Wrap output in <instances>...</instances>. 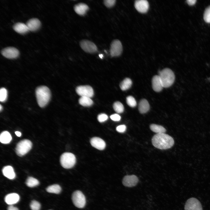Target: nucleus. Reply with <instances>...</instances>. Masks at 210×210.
Instances as JSON below:
<instances>
[{
    "label": "nucleus",
    "instance_id": "nucleus-30",
    "mask_svg": "<svg viewBox=\"0 0 210 210\" xmlns=\"http://www.w3.org/2000/svg\"><path fill=\"white\" fill-rule=\"evenodd\" d=\"M126 102L127 104L132 107H135L136 105V101L132 96H129L126 98Z\"/></svg>",
    "mask_w": 210,
    "mask_h": 210
},
{
    "label": "nucleus",
    "instance_id": "nucleus-28",
    "mask_svg": "<svg viewBox=\"0 0 210 210\" xmlns=\"http://www.w3.org/2000/svg\"><path fill=\"white\" fill-rule=\"evenodd\" d=\"M113 107L115 111L118 113H122L124 110L123 105L118 101L114 103Z\"/></svg>",
    "mask_w": 210,
    "mask_h": 210
},
{
    "label": "nucleus",
    "instance_id": "nucleus-17",
    "mask_svg": "<svg viewBox=\"0 0 210 210\" xmlns=\"http://www.w3.org/2000/svg\"><path fill=\"white\" fill-rule=\"evenodd\" d=\"M152 83V88L154 91L159 92L162 90L163 86L159 75H155L153 77Z\"/></svg>",
    "mask_w": 210,
    "mask_h": 210
},
{
    "label": "nucleus",
    "instance_id": "nucleus-16",
    "mask_svg": "<svg viewBox=\"0 0 210 210\" xmlns=\"http://www.w3.org/2000/svg\"><path fill=\"white\" fill-rule=\"evenodd\" d=\"M74 9L77 14L80 16H84L86 14L89 8L86 4L80 3L75 5Z\"/></svg>",
    "mask_w": 210,
    "mask_h": 210
},
{
    "label": "nucleus",
    "instance_id": "nucleus-21",
    "mask_svg": "<svg viewBox=\"0 0 210 210\" xmlns=\"http://www.w3.org/2000/svg\"><path fill=\"white\" fill-rule=\"evenodd\" d=\"M150 106L148 101L145 99H141L139 104V110L141 113H144L149 110Z\"/></svg>",
    "mask_w": 210,
    "mask_h": 210
},
{
    "label": "nucleus",
    "instance_id": "nucleus-4",
    "mask_svg": "<svg viewBox=\"0 0 210 210\" xmlns=\"http://www.w3.org/2000/svg\"><path fill=\"white\" fill-rule=\"evenodd\" d=\"M60 162L62 166L64 168L70 169L75 164L76 158L75 155L71 153H64L60 157Z\"/></svg>",
    "mask_w": 210,
    "mask_h": 210
},
{
    "label": "nucleus",
    "instance_id": "nucleus-1",
    "mask_svg": "<svg viewBox=\"0 0 210 210\" xmlns=\"http://www.w3.org/2000/svg\"><path fill=\"white\" fill-rule=\"evenodd\" d=\"M152 142L155 148L160 149L170 148L174 144L173 139L169 135L163 133L155 135L152 139Z\"/></svg>",
    "mask_w": 210,
    "mask_h": 210
},
{
    "label": "nucleus",
    "instance_id": "nucleus-22",
    "mask_svg": "<svg viewBox=\"0 0 210 210\" xmlns=\"http://www.w3.org/2000/svg\"><path fill=\"white\" fill-rule=\"evenodd\" d=\"M12 137L10 133L7 131L3 132L0 134V142L4 144L9 143L12 140Z\"/></svg>",
    "mask_w": 210,
    "mask_h": 210
},
{
    "label": "nucleus",
    "instance_id": "nucleus-26",
    "mask_svg": "<svg viewBox=\"0 0 210 210\" xmlns=\"http://www.w3.org/2000/svg\"><path fill=\"white\" fill-rule=\"evenodd\" d=\"M46 190L48 192L58 194L60 192L61 188L59 185L55 184L48 186Z\"/></svg>",
    "mask_w": 210,
    "mask_h": 210
},
{
    "label": "nucleus",
    "instance_id": "nucleus-8",
    "mask_svg": "<svg viewBox=\"0 0 210 210\" xmlns=\"http://www.w3.org/2000/svg\"><path fill=\"white\" fill-rule=\"evenodd\" d=\"M79 44L81 48L86 52L92 54L98 51L96 46L90 41L83 40L80 42Z\"/></svg>",
    "mask_w": 210,
    "mask_h": 210
},
{
    "label": "nucleus",
    "instance_id": "nucleus-35",
    "mask_svg": "<svg viewBox=\"0 0 210 210\" xmlns=\"http://www.w3.org/2000/svg\"><path fill=\"white\" fill-rule=\"evenodd\" d=\"M126 127L124 125H121L117 126L116 128V130L120 133H123L126 130Z\"/></svg>",
    "mask_w": 210,
    "mask_h": 210
},
{
    "label": "nucleus",
    "instance_id": "nucleus-31",
    "mask_svg": "<svg viewBox=\"0 0 210 210\" xmlns=\"http://www.w3.org/2000/svg\"><path fill=\"white\" fill-rule=\"evenodd\" d=\"M204 19L206 22L210 23V6L208 7L204 11Z\"/></svg>",
    "mask_w": 210,
    "mask_h": 210
},
{
    "label": "nucleus",
    "instance_id": "nucleus-2",
    "mask_svg": "<svg viewBox=\"0 0 210 210\" xmlns=\"http://www.w3.org/2000/svg\"><path fill=\"white\" fill-rule=\"evenodd\" d=\"M36 94L39 106L41 107H45L50 98V92L49 88L45 86L39 87L36 90Z\"/></svg>",
    "mask_w": 210,
    "mask_h": 210
},
{
    "label": "nucleus",
    "instance_id": "nucleus-18",
    "mask_svg": "<svg viewBox=\"0 0 210 210\" xmlns=\"http://www.w3.org/2000/svg\"><path fill=\"white\" fill-rule=\"evenodd\" d=\"M20 199V196L18 194L13 193L6 195L5 197L4 200L7 204L12 205L18 202Z\"/></svg>",
    "mask_w": 210,
    "mask_h": 210
},
{
    "label": "nucleus",
    "instance_id": "nucleus-15",
    "mask_svg": "<svg viewBox=\"0 0 210 210\" xmlns=\"http://www.w3.org/2000/svg\"><path fill=\"white\" fill-rule=\"evenodd\" d=\"M90 143L93 147L100 150H104L106 147L105 141L99 137H95L92 138L90 139Z\"/></svg>",
    "mask_w": 210,
    "mask_h": 210
},
{
    "label": "nucleus",
    "instance_id": "nucleus-25",
    "mask_svg": "<svg viewBox=\"0 0 210 210\" xmlns=\"http://www.w3.org/2000/svg\"><path fill=\"white\" fill-rule=\"evenodd\" d=\"M150 127L151 130L157 134L164 133L166 132L165 128L160 125L152 124L150 125Z\"/></svg>",
    "mask_w": 210,
    "mask_h": 210
},
{
    "label": "nucleus",
    "instance_id": "nucleus-13",
    "mask_svg": "<svg viewBox=\"0 0 210 210\" xmlns=\"http://www.w3.org/2000/svg\"><path fill=\"white\" fill-rule=\"evenodd\" d=\"M134 6L139 12L144 13L148 10L149 4L148 1L146 0H137L135 1Z\"/></svg>",
    "mask_w": 210,
    "mask_h": 210
},
{
    "label": "nucleus",
    "instance_id": "nucleus-38",
    "mask_svg": "<svg viewBox=\"0 0 210 210\" xmlns=\"http://www.w3.org/2000/svg\"><path fill=\"white\" fill-rule=\"evenodd\" d=\"M8 210H19L16 207L13 206L12 205H9L7 208Z\"/></svg>",
    "mask_w": 210,
    "mask_h": 210
},
{
    "label": "nucleus",
    "instance_id": "nucleus-39",
    "mask_svg": "<svg viewBox=\"0 0 210 210\" xmlns=\"http://www.w3.org/2000/svg\"><path fill=\"white\" fill-rule=\"evenodd\" d=\"M16 135L18 136H20L21 135V133L19 131H16L15 132Z\"/></svg>",
    "mask_w": 210,
    "mask_h": 210
},
{
    "label": "nucleus",
    "instance_id": "nucleus-24",
    "mask_svg": "<svg viewBox=\"0 0 210 210\" xmlns=\"http://www.w3.org/2000/svg\"><path fill=\"white\" fill-rule=\"evenodd\" d=\"M78 101L80 104L84 106H89L93 104V102L90 98L86 97H81Z\"/></svg>",
    "mask_w": 210,
    "mask_h": 210
},
{
    "label": "nucleus",
    "instance_id": "nucleus-27",
    "mask_svg": "<svg viewBox=\"0 0 210 210\" xmlns=\"http://www.w3.org/2000/svg\"><path fill=\"white\" fill-rule=\"evenodd\" d=\"M27 185L29 187L36 186L39 184V182L36 178L32 177H28L26 182Z\"/></svg>",
    "mask_w": 210,
    "mask_h": 210
},
{
    "label": "nucleus",
    "instance_id": "nucleus-33",
    "mask_svg": "<svg viewBox=\"0 0 210 210\" xmlns=\"http://www.w3.org/2000/svg\"><path fill=\"white\" fill-rule=\"evenodd\" d=\"M115 0H105L104 4L107 8H110L113 6L116 2Z\"/></svg>",
    "mask_w": 210,
    "mask_h": 210
},
{
    "label": "nucleus",
    "instance_id": "nucleus-20",
    "mask_svg": "<svg viewBox=\"0 0 210 210\" xmlns=\"http://www.w3.org/2000/svg\"><path fill=\"white\" fill-rule=\"evenodd\" d=\"M2 173L5 177L10 179H13L16 176L13 167L10 166L4 167L2 169Z\"/></svg>",
    "mask_w": 210,
    "mask_h": 210
},
{
    "label": "nucleus",
    "instance_id": "nucleus-14",
    "mask_svg": "<svg viewBox=\"0 0 210 210\" xmlns=\"http://www.w3.org/2000/svg\"><path fill=\"white\" fill-rule=\"evenodd\" d=\"M29 31L35 32L38 30L41 26L40 20L36 18H33L29 20L26 23Z\"/></svg>",
    "mask_w": 210,
    "mask_h": 210
},
{
    "label": "nucleus",
    "instance_id": "nucleus-6",
    "mask_svg": "<svg viewBox=\"0 0 210 210\" xmlns=\"http://www.w3.org/2000/svg\"><path fill=\"white\" fill-rule=\"evenodd\" d=\"M71 199L73 204L77 208H82L85 205V197L80 191L76 190L74 191L72 195Z\"/></svg>",
    "mask_w": 210,
    "mask_h": 210
},
{
    "label": "nucleus",
    "instance_id": "nucleus-34",
    "mask_svg": "<svg viewBox=\"0 0 210 210\" xmlns=\"http://www.w3.org/2000/svg\"><path fill=\"white\" fill-rule=\"evenodd\" d=\"M108 118V116L105 114L101 113L97 117L98 121L100 123H102L106 120Z\"/></svg>",
    "mask_w": 210,
    "mask_h": 210
},
{
    "label": "nucleus",
    "instance_id": "nucleus-12",
    "mask_svg": "<svg viewBox=\"0 0 210 210\" xmlns=\"http://www.w3.org/2000/svg\"><path fill=\"white\" fill-rule=\"evenodd\" d=\"M138 181V178L136 176L134 175H128L123 177L122 183L126 187H131L136 186Z\"/></svg>",
    "mask_w": 210,
    "mask_h": 210
},
{
    "label": "nucleus",
    "instance_id": "nucleus-37",
    "mask_svg": "<svg viewBox=\"0 0 210 210\" xmlns=\"http://www.w3.org/2000/svg\"><path fill=\"white\" fill-rule=\"evenodd\" d=\"M188 4L190 6H192L194 5L196 2V0H187L186 1Z\"/></svg>",
    "mask_w": 210,
    "mask_h": 210
},
{
    "label": "nucleus",
    "instance_id": "nucleus-32",
    "mask_svg": "<svg viewBox=\"0 0 210 210\" xmlns=\"http://www.w3.org/2000/svg\"><path fill=\"white\" fill-rule=\"evenodd\" d=\"M30 207L32 210H39L41 208V204L38 201L33 200L30 203Z\"/></svg>",
    "mask_w": 210,
    "mask_h": 210
},
{
    "label": "nucleus",
    "instance_id": "nucleus-9",
    "mask_svg": "<svg viewBox=\"0 0 210 210\" xmlns=\"http://www.w3.org/2000/svg\"><path fill=\"white\" fill-rule=\"evenodd\" d=\"M185 210H203L201 204L197 199L192 197L186 201L185 206Z\"/></svg>",
    "mask_w": 210,
    "mask_h": 210
},
{
    "label": "nucleus",
    "instance_id": "nucleus-7",
    "mask_svg": "<svg viewBox=\"0 0 210 210\" xmlns=\"http://www.w3.org/2000/svg\"><path fill=\"white\" fill-rule=\"evenodd\" d=\"M122 51L123 46L120 41L118 39L113 40L110 45V52L111 56H119L121 55Z\"/></svg>",
    "mask_w": 210,
    "mask_h": 210
},
{
    "label": "nucleus",
    "instance_id": "nucleus-3",
    "mask_svg": "<svg viewBox=\"0 0 210 210\" xmlns=\"http://www.w3.org/2000/svg\"><path fill=\"white\" fill-rule=\"evenodd\" d=\"M162 82L163 88L171 86L175 80V75L173 71L169 68H165L159 72L158 75Z\"/></svg>",
    "mask_w": 210,
    "mask_h": 210
},
{
    "label": "nucleus",
    "instance_id": "nucleus-42",
    "mask_svg": "<svg viewBox=\"0 0 210 210\" xmlns=\"http://www.w3.org/2000/svg\"></svg>",
    "mask_w": 210,
    "mask_h": 210
},
{
    "label": "nucleus",
    "instance_id": "nucleus-36",
    "mask_svg": "<svg viewBox=\"0 0 210 210\" xmlns=\"http://www.w3.org/2000/svg\"><path fill=\"white\" fill-rule=\"evenodd\" d=\"M111 119L114 121H119L121 119L120 116L117 114H114L110 116Z\"/></svg>",
    "mask_w": 210,
    "mask_h": 210
},
{
    "label": "nucleus",
    "instance_id": "nucleus-41",
    "mask_svg": "<svg viewBox=\"0 0 210 210\" xmlns=\"http://www.w3.org/2000/svg\"><path fill=\"white\" fill-rule=\"evenodd\" d=\"M3 109V107L1 105H0V110L1 111Z\"/></svg>",
    "mask_w": 210,
    "mask_h": 210
},
{
    "label": "nucleus",
    "instance_id": "nucleus-10",
    "mask_svg": "<svg viewBox=\"0 0 210 210\" xmlns=\"http://www.w3.org/2000/svg\"><path fill=\"white\" fill-rule=\"evenodd\" d=\"M76 92L81 97L91 98L94 95V91L91 87L88 85H80L77 87Z\"/></svg>",
    "mask_w": 210,
    "mask_h": 210
},
{
    "label": "nucleus",
    "instance_id": "nucleus-40",
    "mask_svg": "<svg viewBox=\"0 0 210 210\" xmlns=\"http://www.w3.org/2000/svg\"><path fill=\"white\" fill-rule=\"evenodd\" d=\"M99 57L101 59H102L103 57V55L102 54L99 55Z\"/></svg>",
    "mask_w": 210,
    "mask_h": 210
},
{
    "label": "nucleus",
    "instance_id": "nucleus-5",
    "mask_svg": "<svg viewBox=\"0 0 210 210\" xmlns=\"http://www.w3.org/2000/svg\"><path fill=\"white\" fill-rule=\"evenodd\" d=\"M32 143L28 139L22 140L17 144L15 151L18 155L22 156L27 153L31 149Z\"/></svg>",
    "mask_w": 210,
    "mask_h": 210
},
{
    "label": "nucleus",
    "instance_id": "nucleus-19",
    "mask_svg": "<svg viewBox=\"0 0 210 210\" xmlns=\"http://www.w3.org/2000/svg\"><path fill=\"white\" fill-rule=\"evenodd\" d=\"M13 28L16 32L21 34H25L29 31L26 24L21 22L15 23Z\"/></svg>",
    "mask_w": 210,
    "mask_h": 210
},
{
    "label": "nucleus",
    "instance_id": "nucleus-11",
    "mask_svg": "<svg viewBox=\"0 0 210 210\" xmlns=\"http://www.w3.org/2000/svg\"><path fill=\"white\" fill-rule=\"evenodd\" d=\"M1 54L5 57L10 59L17 58L19 55V51L13 47H8L5 48L1 51Z\"/></svg>",
    "mask_w": 210,
    "mask_h": 210
},
{
    "label": "nucleus",
    "instance_id": "nucleus-29",
    "mask_svg": "<svg viewBox=\"0 0 210 210\" xmlns=\"http://www.w3.org/2000/svg\"><path fill=\"white\" fill-rule=\"evenodd\" d=\"M7 91L6 89L4 88H1L0 90V101L1 102H4L7 99Z\"/></svg>",
    "mask_w": 210,
    "mask_h": 210
},
{
    "label": "nucleus",
    "instance_id": "nucleus-23",
    "mask_svg": "<svg viewBox=\"0 0 210 210\" xmlns=\"http://www.w3.org/2000/svg\"><path fill=\"white\" fill-rule=\"evenodd\" d=\"M132 82L129 78H126L120 83V89L123 91L129 89L131 86Z\"/></svg>",
    "mask_w": 210,
    "mask_h": 210
}]
</instances>
